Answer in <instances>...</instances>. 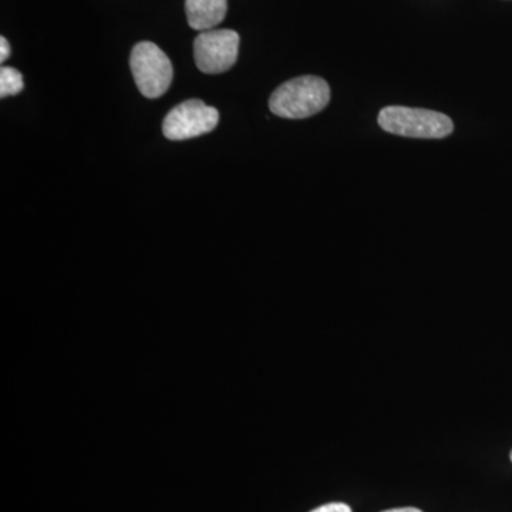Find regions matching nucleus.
<instances>
[{"instance_id": "4", "label": "nucleus", "mask_w": 512, "mask_h": 512, "mask_svg": "<svg viewBox=\"0 0 512 512\" xmlns=\"http://www.w3.org/2000/svg\"><path fill=\"white\" fill-rule=\"evenodd\" d=\"M238 50L239 35L234 30H205L194 42L195 63L202 73H224L237 63Z\"/></svg>"}, {"instance_id": "3", "label": "nucleus", "mask_w": 512, "mask_h": 512, "mask_svg": "<svg viewBox=\"0 0 512 512\" xmlns=\"http://www.w3.org/2000/svg\"><path fill=\"white\" fill-rule=\"evenodd\" d=\"M130 66L138 90L147 99L163 96L173 83V63L154 43L141 42L134 46Z\"/></svg>"}, {"instance_id": "5", "label": "nucleus", "mask_w": 512, "mask_h": 512, "mask_svg": "<svg viewBox=\"0 0 512 512\" xmlns=\"http://www.w3.org/2000/svg\"><path fill=\"white\" fill-rule=\"evenodd\" d=\"M220 113L201 100H187L174 107L164 119L163 133L168 140L181 141L211 133Z\"/></svg>"}, {"instance_id": "2", "label": "nucleus", "mask_w": 512, "mask_h": 512, "mask_svg": "<svg viewBox=\"0 0 512 512\" xmlns=\"http://www.w3.org/2000/svg\"><path fill=\"white\" fill-rule=\"evenodd\" d=\"M379 126L394 136L437 140L453 133V121L439 111L390 106L380 111Z\"/></svg>"}, {"instance_id": "11", "label": "nucleus", "mask_w": 512, "mask_h": 512, "mask_svg": "<svg viewBox=\"0 0 512 512\" xmlns=\"http://www.w3.org/2000/svg\"><path fill=\"white\" fill-rule=\"evenodd\" d=\"M511 461H512V451H511Z\"/></svg>"}, {"instance_id": "7", "label": "nucleus", "mask_w": 512, "mask_h": 512, "mask_svg": "<svg viewBox=\"0 0 512 512\" xmlns=\"http://www.w3.org/2000/svg\"><path fill=\"white\" fill-rule=\"evenodd\" d=\"M25 83H23V76L18 70L13 67L3 66L0 69V97L15 96L22 92Z\"/></svg>"}, {"instance_id": "9", "label": "nucleus", "mask_w": 512, "mask_h": 512, "mask_svg": "<svg viewBox=\"0 0 512 512\" xmlns=\"http://www.w3.org/2000/svg\"><path fill=\"white\" fill-rule=\"evenodd\" d=\"M10 55V47L8 40L5 37H0V62H5Z\"/></svg>"}, {"instance_id": "8", "label": "nucleus", "mask_w": 512, "mask_h": 512, "mask_svg": "<svg viewBox=\"0 0 512 512\" xmlns=\"http://www.w3.org/2000/svg\"><path fill=\"white\" fill-rule=\"evenodd\" d=\"M311 512H352V508L345 503H330L322 505V507L315 508Z\"/></svg>"}, {"instance_id": "1", "label": "nucleus", "mask_w": 512, "mask_h": 512, "mask_svg": "<svg viewBox=\"0 0 512 512\" xmlns=\"http://www.w3.org/2000/svg\"><path fill=\"white\" fill-rule=\"evenodd\" d=\"M330 100L329 84L316 76H302L279 86L269 99V109L284 119H308Z\"/></svg>"}, {"instance_id": "10", "label": "nucleus", "mask_w": 512, "mask_h": 512, "mask_svg": "<svg viewBox=\"0 0 512 512\" xmlns=\"http://www.w3.org/2000/svg\"><path fill=\"white\" fill-rule=\"evenodd\" d=\"M383 512H423L419 508L406 507V508H393V510H387Z\"/></svg>"}, {"instance_id": "6", "label": "nucleus", "mask_w": 512, "mask_h": 512, "mask_svg": "<svg viewBox=\"0 0 512 512\" xmlns=\"http://www.w3.org/2000/svg\"><path fill=\"white\" fill-rule=\"evenodd\" d=\"M228 0H185L188 25L198 32L214 29L225 19Z\"/></svg>"}]
</instances>
